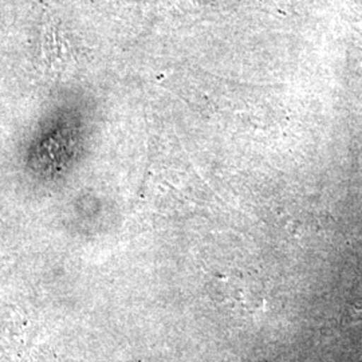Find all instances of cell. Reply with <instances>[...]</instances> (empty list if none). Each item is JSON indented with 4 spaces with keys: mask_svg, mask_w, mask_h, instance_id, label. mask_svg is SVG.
Masks as SVG:
<instances>
[{
    "mask_svg": "<svg viewBox=\"0 0 362 362\" xmlns=\"http://www.w3.org/2000/svg\"><path fill=\"white\" fill-rule=\"evenodd\" d=\"M42 52L46 64L52 66L54 70H61L67 64V45L64 37L59 34V31L52 22L46 23L43 28Z\"/></svg>",
    "mask_w": 362,
    "mask_h": 362,
    "instance_id": "1",
    "label": "cell"
},
{
    "mask_svg": "<svg viewBox=\"0 0 362 362\" xmlns=\"http://www.w3.org/2000/svg\"><path fill=\"white\" fill-rule=\"evenodd\" d=\"M349 314L353 324H362V308L354 306L351 308Z\"/></svg>",
    "mask_w": 362,
    "mask_h": 362,
    "instance_id": "2",
    "label": "cell"
}]
</instances>
